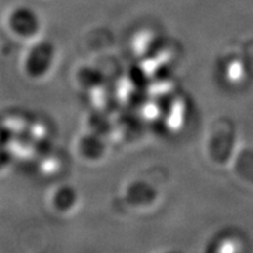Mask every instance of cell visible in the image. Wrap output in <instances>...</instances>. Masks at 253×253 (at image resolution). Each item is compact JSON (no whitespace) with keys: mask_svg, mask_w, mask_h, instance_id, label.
Instances as JSON below:
<instances>
[{"mask_svg":"<svg viewBox=\"0 0 253 253\" xmlns=\"http://www.w3.org/2000/svg\"><path fill=\"white\" fill-rule=\"evenodd\" d=\"M53 54H54V47L49 42L43 41V42L38 43L28 54L27 66H32V67L39 66L38 73H42L52 62Z\"/></svg>","mask_w":253,"mask_h":253,"instance_id":"7a4b0ae2","label":"cell"},{"mask_svg":"<svg viewBox=\"0 0 253 253\" xmlns=\"http://www.w3.org/2000/svg\"><path fill=\"white\" fill-rule=\"evenodd\" d=\"M9 26L19 36L31 37L39 31L40 20L33 9L20 6L9 15Z\"/></svg>","mask_w":253,"mask_h":253,"instance_id":"6da1fadb","label":"cell"}]
</instances>
